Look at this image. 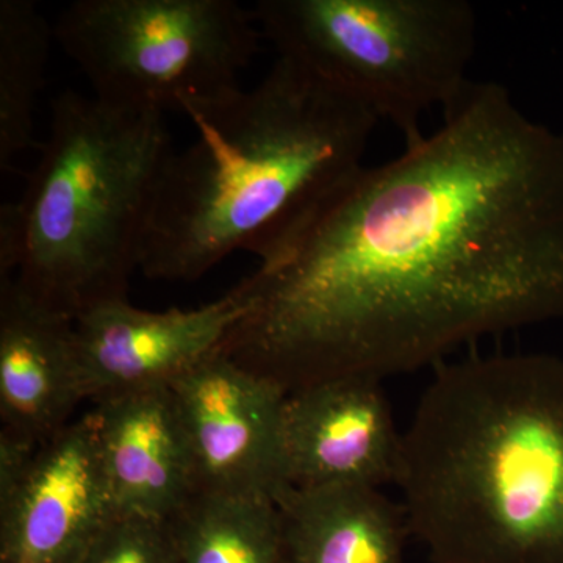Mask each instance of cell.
<instances>
[{
	"label": "cell",
	"instance_id": "12",
	"mask_svg": "<svg viewBox=\"0 0 563 563\" xmlns=\"http://www.w3.org/2000/svg\"><path fill=\"white\" fill-rule=\"evenodd\" d=\"M91 412L118 512L172 520L195 495L196 477L169 385L110 396Z\"/></svg>",
	"mask_w": 563,
	"mask_h": 563
},
{
	"label": "cell",
	"instance_id": "15",
	"mask_svg": "<svg viewBox=\"0 0 563 563\" xmlns=\"http://www.w3.org/2000/svg\"><path fill=\"white\" fill-rule=\"evenodd\" d=\"M54 25L32 0H0V169L33 144V111L44 84Z\"/></svg>",
	"mask_w": 563,
	"mask_h": 563
},
{
	"label": "cell",
	"instance_id": "6",
	"mask_svg": "<svg viewBox=\"0 0 563 563\" xmlns=\"http://www.w3.org/2000/svg\"><path fill=\"white\" fill-rule=\"evenodd\" d=\"M54 36L92 98L163 114L240 88L263 40L235 0H77Z\"/></svg>",
	"mask_w": 563,
	"mask_h": 563
},
{
	"label": "cell",
	"instance_id": "7",
	"mask_svg": "<svg viewBox=\"0 0 563 563\" xmlns=\"http://www.w3.org/2000/svg\"><path fill=\"white\" fill-rule=\"evenodd\" d=\"M195 465L196 493L257 496L287 490L282 422L287 393L214 352L169 384Z\"/></svg>",
	"mask_w": 563,
	"mask_h": 563
},
{
	"label": "cell",
	"instance_id": "4",
	"mask_svg": "<svg viewBox=\"0 0 563 563\" xmlns=\"http://www.w3.org/2000/svg\"><path fill=\"white\" fill-rule=\"evenodd\" d=\"M174 152L163 113L63 91L18 201L22 257L13 279L73 320L128 299Z\"/></svg>",
	"mask_w": 563,
	"mask_h": 563
},
{
	"label": "cell",
	"instance_id": "10",
	"mask_svg": "<svg viewBox=\"0 0 563 563\" xmlns=\"http://www.w3.org/2000/svg\"><path fill=\"white\" fill-rule=\"evenodd\" d=\"M401 444L383 380L344 377L288 393L285 399L287 487L395 484Z\"/></svg>",
	"mask_w": 563,
	"mask_h": 563
},
{
	"label": "cell",
	"instance_id": "14",
	"mask_svg": "<svg viewBox=\"0 0 563 563\" xmlns=\"http://www.w3.org/2000/svg\"><path fill=\"white\" fill-rule=\"evenodd\" d=\"M168 525L179 563H285L273 499L195 493Z\"/></svg>",
	"mask_w": 563,
	"mask_h": 563
},
{
	"label": "cell",
	"instance_id": "9",
	"mask_svg": "<svg viewBox=\"0 0 563 563\" xmlns=\"http://www.w3.org/2000/svg\"><path fill=\"white\" fill-rule=\"evenodd\" d=\"M118 514L88 412L41 444L0 506V563H80Z\"/></svg>",
	"mask_w": 563,
	"mask_h": 563
},
{
	"label": "cell",
	"instance_id": "11",
	"mask_svg": "<svg viewBox=\"0 0 563 563\" xmlns=\"http://www.w3.org/2000/svg\"><path fill=\"white\" fill-rule=\"evenodd\" d=\"M73 318L0 280V431L43 444L85 401Z\"/></svg>",
	"mask_w": 563,
	"mask_h": 563
},
{
	"label": "cell",
	"instance_id": "1",
	"mask_svg": "<svg viewBox=\"0 0 563 563\" xmlns=\"http://www.w3.org/2000/svg\"><path fill=\"white\" fill-rule=\"evenodd\" d=\"M363 166L274 261L222 354L285 393L437 366L563 314V132L496 81Z\"/></svg>",
	"mask_w": 563,
	"mask_h": 563
},
{
	"label": "cell",
	"instance_id": "8",
	"mask_svg": "<svg viewBox=\"0 0 563 563\" xmlns=\"http://www.w3.org/2000/svg\"><path fill=\"white\" fill-rule=\"evenodd\" d=\"M250 303L244 279L198 309L147 312L128 299L91 307L74 322L85 401L172 384L221 350Z\"/></svg>",
	"mask_w": 563,
	"mask_h": 563
},
{
	"label": "cell",
	"instance_id": "5",
	"mask_svg": "<svg viewBox=\"0 0 563 563\" xmlns=\"http://www.w3.org/2000/svg\"><path fill=\"white\" fill-rule=\"evenodd\" d=\"M252 13L277 57L390 122L406 146L424 136L432 107L448 109L472 84L477 21L466 0H258Z\"/></svg>",
	"mask_w": 563,
	"mask_h": 563
},
{
	"label": "cell",
	"instance_id": "13",
	"mask_svg": "<svg viewBox=\"0 0 563 563\" xmlns=\"http://www.w3.org/2000/svg\"><path fill=\"white\" fill-rule=\"evenodd\" d=\"M274 503L285 563H404L406 512L380 488L288 487Z\"/></svg>",
	"mask_w": 563,
	"mask_h": 563
},
{
	"label": "cell",
	"instance_id": "16",
	"mask_svg": "<svg viewBox=\"0 0 563 563\" xmlns=\"http://www.w3.org/2000/svg\"><path fill=\"white\" fill-rule=\"evenodd\" d=\"M80 563H179L168 521L118 514Z\"/></svg>",
	"mask_w": 563,
	"mask_h": 563
},
{
	"label": "cell",
	"instance_id": "18",
	"mask_svg": "<svg viewBox=\"0 0 563 563\" xmlns=\"http://www.w3.org/2000/svg\"><path fill=\"white\" fill-rule=\"evenodd\" d=\"M22 257V225L18 202L0 209V280L13 279Z\"/></svg>",
	"mask_w": 563,
	"mask_h": 563
},
{
	"label": "cell",
	"instance_id": "3",
	"mask_svg": "<svg viewBox=\"0 0 563 563\" xmlns=\"http://www.w3.org/2000/svg\"><path fill=\"white\" fill-rule=\"evenodd\" d=\"M395 485L431 563H563L562 358L433 366Z\"/></svg>",
	"mask_w": 563,
	"mask_h": 563
},
{
	"label": "cell",
	"instance_id": "2",
	"mask_svg": "<svg viewBox=\"0 0 563 563\" xmlns=\"http://www.w3.org/2000/svg\"><path fill=\"white\" fill-rule=\"evenodd\" d=\"M180 113L196 140L163 177L140 265L152 280H198L235 252L274 261L365 166L379 122L284 57Z\"/></svg>",
	"mask_w": 563,
	"mask_h": 563
},
{
	"label": "cell",
	"instance_id": "17",
	"mask_svg": "<svg viewBox=\"0 0 563 563\" xmlns=\"http://www.w3.org/2000/svg\"><path fill=\"white\" fill-rule=\"evenodd\" d=\"M41 444L0 431V506L9 503L31 472Z\"/></svg>",
	"mask_w": 563,
	"mask_h": 563
}]
</instances>
